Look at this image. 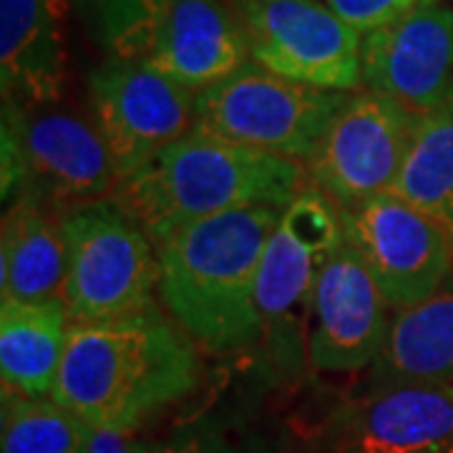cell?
<instances>
[{
	"label": "cell",
	"instance_id": "cell-1",
	"mask_svg": "<svg viewBox=\"0 0 453 453\" xmlns=\"http://www.w3.org/2000/svg\"><path fill=\"white\" fill-rule=\"evenodd\" d=\"M199 345L157 303L127 318L71 323L53 398L91 428L131 434L199 383Z\"/></svg>",
	"mask_w": 453,
	"mask_h": 453
},
{
	"label": "cell",
	"instance_id": "cell-2",
	"mask_svg": "<svg viewBox=\"0 0 453 453\" xmlns=\"http://www.w3.org/2000/svg\"><path fill=\"white\" fill-rule=\"evenodd\" d=\"M280 214V207H244L157 244L162 308L202 350L240 353L262 340L257 273Z\"/></svg>",
	"mask_w": 453,
	"mask_h": 453
},
{
	"label": "cell",
	"instance_id": "cell-3",
	"mask_svg": "<svg viewBox=\"0 0 453 453\" xmlns=\"http://www.w3.org/2000/svg\"><path fill=\"white\" fill-rule=\"evenodd\" d=\"M303 164L189 131L121 179L113 199L154 244L184 226L244 207L285 210L305 187Z\"/></svg>",
	"mask_w": 453,
	"mask_h": 453
},
{
	"label": "cell",
	"instance_id": "cell-4",
	"mask_svg": "<svg viewBox=\"0 0 453 453\" xmlns=\"http://www.w3.org/2000/svg\"><path fill=\"white\" fill-rule=\"evenodd\" d=\"M65 237L64 303L71 323H104L151 308L159 290V252L116 199L61 211Z\"/></svg>",
	"mask_w": 453,
	"mask_h": 453
},
{
	"label": "cell",
	"instance_id": "cell-5",
	"mask_svg": "<svg viewBox=\"0 0 453 453\" xmlns=\"http://www.w3.org/2000/svg\"><path fill=\"white\" fill-rule=\"evenodd\" d=\"M342 240L340 207L312 184L295 195L267 237L257 273V315L262 342L282 371L297 372L308 363L312 292Z\"/></svg>",
	"mask_w": 453,
	"mask_h": 453
},
{
	"label": "cell",
	"instance_id": "cell-6",
	"mask_svg": "<svg viewBox=\"0 0 453 453\" xmlns=\"http://www.w3.org/2000/svg\"><path fill=\"white\" fill-rule=\"evenodd\" d=\"M345 98L348 94L288 81L250 61L196 94L195 131L310 164Z\"/></svg>",
	"mask_w": 453,
	"mask_h": 453
},
{
	"label": "cell",
	"instance_id": "cell-7",
	"mask_svg": "<svg viewBox=\"0 0 453 453\" xmlns=\"http://www.w3.org/2000/svg\"><path fill=\"white\" fill-rule=\"evenodd\" d=\"M252 61L288 81L320 91H357L363 33L323 0H237Z\"/></svg>",
	"mask_w": 453,
	"mask_h": 453
},
{
	"label": "cell",
	"instance_id": "cell-8",
	"mask_svg": "<svg viewBox=\"0 0 453 453\" xmlns=\"http://www.w3.org/2000/svg\"><path fill=\"white\" fill-rule=\"evenodd\" d=\"M421 119L401 101L371 88L348 96L308 164L312 187L340 210L390 192Z\"/></svg>",
	"mask_w": 453,
	"mask_h": 453
},
{
	"label": "cell",
	"instance_id": "cell-9",
	"mask_svg": "<svg viewBox=\"0 0 453 453\" xmlns=\"http://www.w3.org/2000/svg\"><path fill=\"white\" fill-rule=\"evenodd\" d=\"M88 98L119 179L131 177L195 129L196 94L146 58L111 56L88 76Z\"/></svg>",
	"mask_w": 453,
	"mask_h": 453
},
{
	"label": "cell",
	"instance_id": "cell-10",
	"mask_svg": "<svg viewBox=\"0 0 453 453\" xmlns=\"http://www.w3.org/2000/svg\"><path fill=\"white\" fill-rule=\"evenodd\" d=\"M340 222L393 312L423 303L453 275L441 226L393 192L340 210Z\"/></svg>",
	"mask_w": 453,
	"mask_h": 453
},
{
	"label": "cell",
	"instance_id": "cell-11",
	"mask_svg": "<svg viewBox=\"0 0 453 453\" xmlns=\"http://www.w3.org/2000/svg\"><path fill=\"white\" fill-rule=\"evenodd\" d=\"M393 310L356 247L342 240L312 292L308 363L320 372L372 365L388 338Z\"/></svg>",
	"mask_w": 453,
	"mask_h": 453
},
{
	"label": "cell",
	"instance_id": "cell-12",
	"mask_svg": "<svg viewBox=\"0 0 453 453\" xmlns=\"http://www.w3.org/2000/svg\"><path fill=\"white\" fill-rule=\"evenodd\" d=\"M363 83L418 116L453 104V8L436 3L363 35Z\"/></svg>",
	"mask_w": 453,
	"mask_h": 453
},
{
	"label": "cell",
	"instance_id": "cell-13",
	"mask_svg": "<svg viewBox=\"0 0 453 453\" xmlns=\"http://www.w3.org/2000/svg\"><path fill=\"white\" fill-rule=\"evenodd\" d=\"M330 453H453V386L372 383L330 423Z\"/></svg>",
	"mask_w": 453,
	"mask_h": 453
},
{
	"label": "cell",
	"instance_id": "cell-14",
	"mask_svg": "<svg viewBox=\"0 0 453 453\" xmlns=\"http://www.w3.org/2000/svg\"><path fill=\"white\" fill-rule=\"evenodd\" d=\"M20 144L33 177L53 199L94 202L119 187V172L96 121L68 109H23L18 113Z\"/></svg>",
	"mask_w": 453,
	"mask_h": 453
},
{
	"label": "cell",
	"instance_id": "cell-15",
	"mask_svg": "<svg viewBox=\"0 0 453 453\" xmlns=\"http://www.w3.org/2000/svg\"><path fill=\"white\" fill-rule=\"evenodd\" d=\"M242 20L225 0H172L146 61L199 94L250 64Z\"/></svg>",
	"mask_w": 453,
	"mask_h": 453
},
{
	"label": "cell",
	"instance_id": "cell-16",
	"mask_svg": "<svg viewBox=\"0 0 453 453\" xmlns=\"http://www.w3.org/2000/svg\"><path fill=\"white\" fill-rule=\"evenodd\" d=\"M3 101L50 106L64 88L61 0H0Z\"/></svg>",
	"mask_w": 453,
	"mask_h": 453
},
{
	"label": "cell",
	"instance_id": "cell-17",
	"mask_svg": "<svg viewBox=\"0 0 453 453\" xmlns=\"http://www.w3.org/2000/svg\"><path fill=\"white\" fill-rule=\"evenodd\" d=\"M0 240L3 300H64L65 237L61 219H50L35 196L20 192L3 217Z\"/></svg>",
	"mask_w": 453,
	"mask_h": 453
},
{
	"label": "cell",
	"instance_id": "cell-18",
	"mask_svg": "<svg viewBox=\"0 0 453 453\" xmlns=\"http://www.w3.org/2000/svg\"><path fill=\"white\" fill-rule=\"evenodd\" d=\"M71 318L64 300L0 303V378L3 390L50 398L61 371Z\"/></svg>",
	"mask_w": 453,
	"mask_h": 453
},
{
	"label": "cell",
	"instance_id": "cell-19",
	"mask_svg": "<svg viewBox=\"0 0 453 453\" xmlns=\"http://www.w3.org/2000/svg\"><path fill=\"white\" fill-rule=\"evenodd\" d=\"M371 383L453 386V275L423 303L393 312Z\"/></svg>",
	"mask_w": 453,
	"mask_h": 453
},
{
	"label": "cell",
	"instance_id": "cell-20",
	"mask_svg": "<svg viewBox=\"0 0 453 453\" xmlns=\"http://www.w3.org/2000/svg\"><path fill=\"white\" fill-rule=\"evenodd\" d=\"M390 192L431 217L453 250V106L423 116Z\"/></svg>",
	"mask_w": 453,
	"mask_h": 453
},
{
	"label": "cell",
	"instance_id": "cell-21",
	"mask_svg": "<svg viewBox=\"0 0 453 453\" xmlns=\"http://www.w3.org/2000/svg\"><path fill=\"white\" fill-rule=\"evenodd\" d=\"M91 426L50 398H28L3 390V453H86Z\"/></svg>",
	"mask_w": 453,
	"mask_h": 453
},
{
	"label": "cell",
	"instance_id": "cell-22",
	"mask_svg": "<svg viewBox=\"0 0 453 453\" xmlns=\"http://www.w3.org/2000/svg\"><path fill=\"white\" fill-rule=\"evenodd\" d=\"M96 43L116 58H146L172 0H76Z\"/></svg>",
	"mask_w": 453,
	"mask_h": 453
},
{
	"label": "cell",
	"instance_id": "cell-23",
	"mask_svg": "<svg viewBox=\"0 0 453 453\" xmlns=\"http://www.w3.org/2000/svg\"><path fill=\"white\" fill-rule=\"evenodd\" d=\"M323 3L348 26H353L357 33L365 35L428 5H436L441 0H323Z\"/></svg>",
	"mask_w": 453,
	"mask_h": 453
},
{
	"label": "cell",
	"instance_id": "cell-24",
	"mask_svg": "<svg viewBox=\"0 0 453 453\" xmlns=\"http://www.w3.org/2000/svg\"><path fill=\"white\" fill-rule=\"evenodd\" d=\"M149 453H262V449L250 438H234L219 428L196 426L169 438L162 446H154Z\"/></svg>",
	"mask_w": 453,
	"mask_h": 453
},
{
	"label": "cell",
	"instance_id": "cell-25",
	"mask_svg": "<svg viewBox=\"0 0 453 453\" xmlns=\"http://www.w3.org/2000/svg\"><path fill=\"white\" fill-rule=\"evenodd\" d=\"M142 443H134L129 434L121 431H106V428H94L91 441H88V451L86 453H149Z\"/></svg>",
	"mask_w": 453,
	"mask_h": 453
},
{
	"label": "cell",
	"instance_id": "cell-26",
	"mask_svg": "<svg viewBox=\"0 0 453 453\" xmlns=\"http://www.w3.org/2000/svg\"><path fill=\"white\" fill-rule=\"evenodd\" d=\"M451 106H453V104H451Z\"/></svg>",
	"mask_w": 453,
	"mask_h": 453
}]
</instances>
